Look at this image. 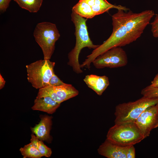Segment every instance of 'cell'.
<instances>
[{
	"label": "cell",
	"mask_w": 158,
	"mask_h": 158,
	"mask_svg": "<svg viewBox=\"0 0 158 158\" xmlns=\"http://www.w3.org/2000/svg\"><path fill=\"white\" fill-rule=\"evenodd\" d=\"M60 104L49 96H37L31 109L34 110L40 111L51 114L56 111Z\"/></svg>",
	"instance_id": "obj_13"
},
{
	"label": "cell",
	"mask_w": 158,
	"mask_h": 158,
	"mask_svg": "<svg viewBox=\"0 0 158 158\" xmlns=\"http://www.w3.org/2000/svg\"><path fill=\"white\" fill-rule=\"evenodd\" d=\"M150 85L153 87H158V73L156 75L153 80L151 81Z\"/></svg>",
	"instance_id": "obj_25"
},
{
	"label": "cell",
	"mask_w": 158,
	"mask_h": 158,
	"mask_svg": "<svg viewBox=\"0 0 158 158\" xmlns=\"http://www.w3.org/2000/svg\"><path fill=\"white\" fill-rule=\"evenodd\" d=\"M33 36L42 50L44 59H50L55 50V43L60 36L56 24L48 22L38 23Z\"/></svg>",
	"instance_id": "obj_5"
},
{
	"label": "cell",
	"mask_w": 158,
	"mask_h": 158,
	"mask_svg": "<svg viewBox=\"0 0 158 158\" xmlns=\"http://www.w3.org/2000/svg\"><path fill=\"white\" fill-rule=\"evenodd\" d=\"M83 81L87 86L100 96L109 84L108 78L106 76L90 74L85 76Z\"/></svg>",
	"instance_id": "obj_11"
},
{
	"label": "cell",
	"mask_w": 158,
	"mask_h": 158,
	"mask_svg": "<svg viewBox=\"0 0 158 158\" xmlns=\"http://www.w3.org/2000/svg\"><path fill=\"white\" fill-rule=\"evenodd\" d=\"M126 158H135V149L134 145L129 146L127 151Z\"/></svg>",
	"instance_id": "obj_23"
},
{
	"label": "cell",
	"mask_w": 158,
	"mask_h": 158,
	"mask_svg": "<svg viewBox=\"0 0 158 158\" xmlns=\"http://www.w3.org/2000/svg\"><path fill=\"white\" fill-rule=\"evenodd\" d=\"M151 32L153 36L158 37V14L156 15L154 21L151 23Z\"/></svg>",
	"instance_id": "obj_20"
},
{
	"label": "cell",
	"mask_w": 158,
	"mask_h": 158,
	"mask_svg": "<svg viewBox=\"0 0 158 158\" xmlns=\"http://www.w3.org/2000/svg\"><path fill=\"white\" fill-rule=\"evenodd\" d=\"M129 146H119L106 139L99 146L97 151L100 155L107 158H126V152Z\"/></svg>",
	"instance_id": "obj_10"
},
{
	"label": "cell",
	"mask_w": 158,
	"mask_h": 158,
	"mask_svg": "<svg viewBox=\"0 0 158 158\" xmlns=\"http://www.w3.org/2000/svg\"><path fill=\"white\" fill-rule=\"evenodd\" d=\"M23 158H40L42 157L38 149L34 147L30 143L20 149Z\"/></svg>",
	"instance_id": "obj_17"
},
{
	"label": "cell",
	"mask_w": 158,
	"mask_h": 158,
	"mask_svg": "<svg viewBox=\"0 0 158 158\" xmlns=\"http://www.w3.org/2000/svg\"><path fill=\"white\" fill-rule=\"evenodd\" d=\"M22 8L31 13H37L40 9L43 0H13Z\"/></svg>",
	"instance_id": "obj_16"
},
{
	"label": "cell",
	"mask_w": 158,
	"mask_h": 158,
	"mask_svg": "<svg viewBox=\"0 0 158 158\" xmlns=\"http://www.w3.org/2000/svg\"><path fill=\"white\" fill-rule=\"evenodd\" d=\"M72 11L81 17L87 19L95 16L91 6L83 0H80L73 6Z\"/></svg>",
	"instance_id": "obj_15"
},
{
	"label": "cell",
	"mask_w": 158,
	"mask_h": 158,
	"mask_svg": "<svg viewBox=\"0 0 158 158\" xmlns=\"http://www.w3.org/2000/svg\"><path fill=\"white\" fill-rule=\"evenodd\" d=\"M6 81L1 74H0V89H2L4 87Z\"/></svg>",
	"instance_id": "obj_26"
},
{
	"label": "cell",
	"mask_w": 158,
	"mask_h": 158,
	"mask_svg": "<svg viewBox=\"0 0 158 158\" xmlns=\"http://www.w3.org/2000/svg\"><path fill=\"white\" fill-rule=\"evenodd\" d=\"M112 16V32L109 38L94 49L81 64L90 69V64L98 56L110 49L122 47L135 41L140 37L155 15L154 11L147 10L139 13L118 10Z\"/></svg>",
	"instance_id": "obj_1"
},
{
	"label": "cell",
	"mask_w": 158,
	"mask_h": 158,
	"mask_svg": "<svg viewBox=\"0 0 158 158\" xmlns=\"http://www.w3.org/2000/svg\"><path fill=\"white\" fill-rule=\"evenodd\" d=\"M143 96L148 98L158 97V87L150 85L143 89L141 92Z\"/></svg>",
	"instance_id": "obj_18"
},
{
	"label": "cell",
	"mask_w": 158,
	"mask_h": 158,
	"mask_svg": "<svg viewBox=\"0 0 158 158\" xmlns=\"http://www.w3.org/2000/svg\"><path fill=\"white\" fill-rule=\"evenodd\" d=\"M30 143L35 147L38 149L39 141V139L37 136L32 133L31 135V139H30Z\"/></svg>",
	"instance_id": "obj_24"
},
{
	"label": "cell",
	"mask_w": 158,
	"mask_h": 158,
	"mask_svg": "<svg viewBox=\"0 0 158 158\" xmlns=\"http://www.w3.org/2000/svg\"><path fill=\"white\" fill-rule=\"evenodd\" d=\"M79 94V91L71 85L55 86L49 85L39 90L37 97L48 96L56 102L61 103L74 97Z\"/></svg>",
	"instance_id": "obj_8"
},
{
	"label": "cell",
	"mask_w": 158,
	"mask_h": 158,
	"mask_svg": "<svg viewBox=\"0 0 158 158\" xmlns=\"http://www.w3.org/2000/svg\"><path fill=\"white\" fill-rule=\"evenodd\" d=\"M157 104L158 97L143 96L134 102L119 104L115 108V124L135 122L146 108Z\"/></svg>",
	"instance_id": "obj_4"
},
{
	"label": "cell",
	"mask_w": 158,
	"mask_h": 158,
	"mask_svg": "<svg viewBox=\"0 0 158 158\" xmlns=\"http://www.w3.org/2000/svg\"><path fill=\"white\" fill-rule=\"evenodd\" d=\"M128 63L125 51L121 47L112 48L97 56L92 62L96 68H117L124 66Z\"/></svg>",
	"instance_id": "obj_7"
},
{
	"label": "cell",
	"mask_w": 158,
	"mask_h": 158,
	"mask_svg": "<svg viewBox=\"0 0 158 158\" xmlns=\"http://www.w3.org/2000/svg\"><path fill=\"white\" fill-rule=\"evenodd\" d=\"M50 60H40L26 66L28 80L36 89L49 86L55 64Z\"/></svg>",
	"instance_id": "obj_6"
},
{
	"label": "cell",
	"mask_w": 158,
	"mask_h": 158,
	"mask_svg": "<svg viewBox=\"0 0 158 158\" xmlns=\"http://www.w3.org/2000/svg\"><path fill=\"white\" fill-rule=\"evenodd\" d=\"M11 0H0V12L4 13L8 7Z\"/></svg>",
	"instance_id": "obj_22"
},
{
	"label": "cell",
	"mask_w": 158,
	"mask_h": 158,
	"mask_svg": "<svg viewBox=\"0 0 158 158\" xmlns=\"http://www.w3.org/2000/svg\"><path fill=\"white\" fill-rule=\"evenodd\" d=\"M71 18L75 28L76 43L74 48L68 54L67 64L75 72L80 74L83 72L79 61L81 50L85 47L94 49L99 45L94 44L89 37L86 24L87 18L81 17L72 11Z\"/></svg>",
	"instance_id": "obj_2"
},
{
	"label": "cell",
	"mask_w": 158,
	"mask_h": 158,
	"mask_svg": "<svg viewBox=\"0 0 158 158\" xmlns=\"http://www.w3.org/2000/svg\"><path fill=\"white\" fill-rule=\"evenodd\" d=\"M145 138L135 122L115 124L109 129L107 139L123 147L134 145Z\"/></svg>",
	"instance_id": "obj_3"
},
{
	"label": "cell",
	"mask_w": 158,
	"mask_h": 158,
	"mask_svg": "<svg viewBox=\"0 0 158 158\" xmlns=\"http://www.w3.org/2000/svg\"><path fill=\"white\" fill-rule=\"evenodd\" d=\"M66 84L61 80L54 73H53L49 82V85L52 86H59L65 85Z\"/></svg>",
	"instance_id": "obj_21"
},
{
	"label": "cell",
	"mask_w": 158,
	"mask_h": 158,
	"mask_svg": "<svg viewBox=\"0 0 158 158\" xmlns=\"http://www.w3.org/2000/svg\"><path fill=\"white\" fill-rule=\"evenodd\" d=\"M51 116L42 117L40 122L33 128H31L32 132L38 137L40 140L50 142L52 138L50 132L52 125Z\"/></svg>",
	"instance_id": "obj_12"
},
{
	"label": "cell",
	"mask_w": 158,
	"mask_h": 158,
	"mask_svg": "<svg viewBox=\"0 0 158 158\" xmlns=\"http://www.w3.org/2000/svg\"><path fill=\"white\" fill-rule=\"evenodd\" d=\"M38 149L42 157H49L51 156L52 154L51 149L45 145L42 140H39Z\"/></svg>",
	"instance_id": "obj_19"
},
{
	"label": "cell",
	"mask_w": 158,
	"mask_h": 158,
	"mask_svg": "<svg viewBox=\"0 0 158 158\" xmlns=\"http://www.w3.org/2000/svg\"><path fill=\"white\" fill-rule=\"evenodd\" d=\"M91 7L95 16L107 12L111 8L122 9L126 11L129 9L121 5L116 6L109 3L107 0H83Z\"/></svg>",
	"instance_id": "obj_14"
},
{
	"label": "cell",
	"mask_w": 158,
	"mask_h": 158,
	"mask_svg": "<svg viewBox=\"0 0 158 158\" xmlns=\"http://www.w3.org/2000/svg\"><path fill=\"white\" fill-rule=\"evenodd\" d=\"M135 123L145 138L158 127V104L149 107L141 114Z\"/></svg>",
	"instance_id": "obj_9"
}]
</instances>
